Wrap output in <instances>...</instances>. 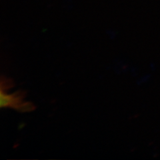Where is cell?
Instances as JSON below:
<instances>
[{"label":"cell","instance_id":"6da1fadb","mask_svg":"<svg viewBox=\"0 0 160 160\" xmlns=\"http://www.w3.org/2000/svg\"><path fill=\"white\" fill-rule=\"evenodd\" d=\"M21 97H18L16 94L15 95H9L6 93H4L2 89L1 92V108H7V107H16L20 108V100Z\"/></svg>","mask_w":160,"mask_h":160}]
</instances>
